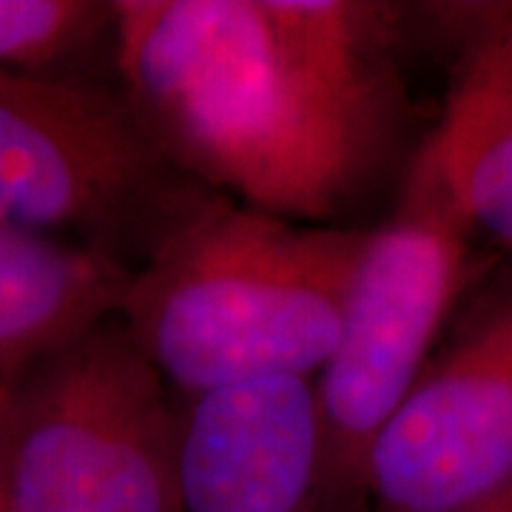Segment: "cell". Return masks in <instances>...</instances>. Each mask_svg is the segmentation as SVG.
<instances>
[{
    "label": "cell",
    "mask_w": 512,
    "mask_h": 512,
    "mask_svg": "<svg viewBox=\"0 0 512 512\" xmlns=\"http://www.w3.org/2000/svg\"><path fill=\"white\" fill-rule=\"evenodd\" d=\"M461 512H512V490L495 495V498H487L481 504H473V507H467V510Z\"/></svg>",
    "instance_id": "obj_11"
},
{
    "label": "cell",
    "mask_w": 512,
    "mask_h": 512,
    "mask_svg": "<svg viewBox=\"0 0 512 512\" xmlns=\"http://www.w3.org/2000/svg\"><path fill=\"white\" fill-rule=\"evenodd\" d=\"M402 12L356 0H117L123 100L205 191L330 225L402 128Z\"/></svg>",
    "instance_id": "obj_1"
},
{
    "label": "cell",
    "mask_w": 512,
    "mask_h": 512,
    "mask_svg": "<svg viewBox=\"0 0 512 512\" xmlns=\"http://www.w3.org/2000/svg\"><path fill=\"white\" fill-rule=\"evenodd\" d=\"M171 387L117 316L0 399V512H183Z\"/></svg>",
    "instance_id": "obj_4"
},
{
    "label": "cell",
    "mask_w": 512,
    "mask_h": 512,
    "mask_svg": "<svg viewBox=\"0 0 512 512\" xmlns=\"http://www.w3.org/2000/svg\"><path fill=\"white\" fill-rule=\"evenodd\" d=\"M183 512H325L311 379L188 399L180 416Z\"/></svg>",
    "instance_id": "obj_7"
},
{
    "label": "cell",
    "mask_w": 512,
    "mask_h": 512,
    "mask_svg": "<svg viewBox=\"0 0 512 512\" xmlns=\"http://www.w3.org/2000/svg\"><path fill=\"white\" fill-rule=\"evenodd\" d=\"M476 237L447 165L424 140L399 202L365 231L339 345L313 379L325 512L362 501L367 450L439 348L473 279Z\"/></svg>",
    "instance_id": "obj_3"
},
{
    "label": "cell",
    "mask_w": 512,
    "mask_h": 512,
    "mask_svg": "<svg viewBox=\"0 0 512 512\" xmlns=\"http://www.w3.org/2000/svg\"><path fill=\"white\" fill-rule=\"evenodd\" d=\"M111 35V3L92 0H0V69H55Z\"/></svg>",
    "instance_id": "obj_10"
},
{
    "label": "cell",
    "mask_w": 512,
    "mask_h": 512,
    "mask_svg": "<svg viewBox=\"0 0 512 512\" xmlns=\"http://www.w3.org/2000/svg\"><path fill=\"white\" fill-rule=\"evenodd\" d=\"M6 387H9V384H3V387H0V399H3V393H6Z\"/></svg>",
    "instance_id": "obj_12"
},
{
    "label": "cell",
    "mask_w": 512,
    "mask_h": 512,
    "mask_svg": "<svg viewBox=\"0 0 512 512\" xmlns=\"http://www.w3.org/2000/svg\"><path fill=\"white\" fill-rule=\"evenodd\" d=\"M367 512H373V510H367Z\"/></svg>",
    "instance_id": "obj_13"
},
{
    "label": "cell",
    "mask_w": 512,
    "mask_h": 512,
    "mask_svg": "<svg viewBox=\"0 0 512 512\" xmlns=\"http://www.w3.org/2000/svg\"><path fill=\"white\" fill-rule=\"evenodd\" d=\"M453 86L424 137L447 165L478 237L512 254V3L453 9Z\"/></svg>",
    "instance_id": "obj_8"
},
{
    "label": "cell",
    "mask_w": 512,
    "mask_h": 512,
    "mask_svg": "<svg viewBox=\"0 0 512 512\" xmlns=\"http://www.w3.org/2000/svg\"><path fill=\"white\" fill-rule=\"evenodd\" d=\"M362 242L211 194L131 268L117 322L188 399L313 382L339 345Z\"/></svg>",
    "instance_id": "obj_2"
},
{
    "label": "cell",
    "mask_w": 512,
    "mask_h": 512,
    "mask_svg": "<svg viewBox=\"0 0 512 512\" xmlns=\"http://www.w3.org/2000/svg\"><path fill=\"white\" fill-rule=\"evenodd\" d=\"M163 157L123 94L0 69V228L143 259L211 194Z\"/></svg>",
    "instance_id": "obj_5"
},
{
    "label": "cell",
    "mask_w": 512,
    "mask_h": 512,
    "mask_svg": "<svg viewBox=\"0 0 512 512\" xmlns=\"http://www.w3.org/2000/svg\"><path fill=\"white\" fill-rule=\"evenodd\" d=\"M470 308L367 450L373 512H461L512 490V279Z\"/></svg>",
    "instance_id": "obj_6"
},
{
    "label": "cell",
    "mask_w": 512,
    "mask_h": 512,
    "mask_svg": "<svg viewBox=\"0 0 512 512\" xmlns=\"http://www.w3.org/2000/svg\"><path fill=\"white\" fill-rule=\"evenodd\" d=\"M128 274L100 248L0 228V387L114 319Z\"/></svg>",
    "instance_id": "obj_9"
}]
</instances>
